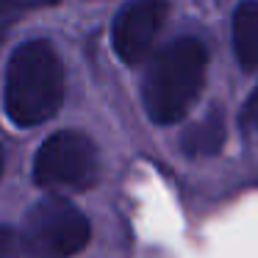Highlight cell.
I'll list each match as a JSON object with an SVG mask.
<instances>
[{
  "label": "cell",
  "instance_id": "6da1fadb",
  "mask_svg": "<svg viewBox=\"0 0 258 258\" xmlns=\"http://www.w3.org/2000/svg\"><path fill=\"white\" fill-rule=\"evenodd\" d=\"M206 67L208 53L200 39H175L156 53L145 73L142 95H145V108L153 122H178L186 117L191 103L200 97L203 84H206Z\"/></svg>",
  "mask_w": 258,
  "mask_h": 258
},
{
  "label": "cell",
  "instance_id": "7a4b0ae2",
  "mask_svg": "<svg viewBox=\"0 0 258 258\" xmlns=\"http://www.w3.org/2000/svg\"><path fill=\"white\" fill-rule=\"evenodd\" d=\"M64 100V70L50 42L34 39L14 50L6 73V114L12 122L31 128L58 111Z\"/></svg>",
  "mask_w": 258,
  "mask_h": 258
},
{
  "label": "cell",
  "instance_id": "3957f363",
  "mask_svg": "<svg viewBox=\"0 0 258 258\" xmlns=\"http://www.w3.org/2000/svg\"><path fill=\"white\" fill-rule=\"evenodd\" d=\"M89 241V222L67 200L36 203L25 217L23 250L31 258H70Z\"/></svg>",
  "mask_w": 258,
  "mask_h": 258
},
{
  "label": "cell",
  "instance_id": "277c9868",
  "mask_svg": "<svg viewBox=\"0 0 258 258\" xmlns=\"http://www.w3.org/2000/svg\"><path fill=\"white\" fill-rule=\"evenodd\" d=\"M34 178L45 189H89L100 178L95 145L78 131H58L36 153Z\"/></svg>",
  "mask_w": 258,
  "mask_h": 258
},
{
  "label": "cell",
  "instance_id": "5b68a950",
  "mask_svg": "<svg viewBox=\"0 0 258 258\" xmlns=\"http://www.w3.org/2000/svg\"><path fill=\"white\" fill-rule=\"evenodd\" d=\"M169 14L167 0H128L114 17V50L125 64H139L156 45L158 31Z\"/></svg>",
  "mask_w": 258,
  "mask_h": 258
},
{
  "label": "cell",
  "instance_id": "8992f818",
  "mask_svg": "<svg viewBox=\"0 0 258 258\" xmlns=\"http://www.w3.org/2000/svg\"><path fill=\"white\" fill-rule=\"evenodd\" d=\"M225 145V119L219 114V108H214L208 117H203L200 122L189 125L183 131V139H180V147H183L186 156L191 158H203V156H214L219 153Z\"/></svg>",
  "mask_w": 258,
  "mask_h": 258
},
{
  "label": "cell",
  "instance_id": "52a82bcc",
  "mask_svg": "<svg viewBox=\"0 0 258 258\" xmlns=\"http://www.w3.org/2000/svg\"><path fill=\"white\" fill-rule=\"evenodd\" d=\"M233 47L244 70L258 67V0H244L233 14Z\"/></svg>",
  "mask_w": 258,
  "mask_h": 258
},
{
  "label": "cell",
  "instance_id": "ba28073f",
  "mask_svg": "<svg viewBox=\"0 0 258 258\" xmlns=\"http://www.w3.org/2000/svg\"><path fill=\"white\" fill-rule=\"evenodd\" d=\"M0 258H20V239L9 228H0Z\"/></svg>",
  "mask_w": 258,
  "mask_h": 258
},
{
  "label": "cell",
  "instance_id": "9c48e42d",
  "mask_svg": "<svg viewBox=\"0 0 258 258\" xmlns=\"http://www.w3.org/2000/svg\"><path fill=\"white\" fill-rule=\"evenodd\" d=\"M17 17H20V9H14L12 3H6V0H0V42L6 39L9 28L17 23Z\"/></svg>",
  "mask_w": 258,
  "mask_h": 258
},
{
  "label": "cell",
  "instance_id": "30bf717a",
  "mask_svg": "<svg viewBox=\"0 0 258 258\" xmlns=\"http://www.w3.org/2000/svg\"><path fill=\"white\" fill-rule=\"evenodd\" d=\"M241 122L258 131V86H255V92L250 95V100L244 103V111H241Z\"/></svg>",
  "mask_w": 258,
  "mask_h": 258
},
{
  "label": "cell",
  "instance_id": "8fae6325",
  "mask_svg": "<svg viewBox=\"0 0 258 258\" xmlns=\"http://www.w3.org/2000/svg\"><path fill=\"white\" fill-rule=\"evenodd\" d=\"M6 3H12L14 9H39V6H50V3H56V0H6Z\"/></svg>",
  "mask_w": 258,
  "mask_h": 258
},
{
  "label": "cell",
  "instance_id": "7c38bea8",
  "mask_svg": "<svg viewBox=\"0 0 258 258\" xmlns=\"http://www.w3.org/2000/svg\"><path fill=\"white\" fill-rule=\"evenodd\" d=\"M0 175H3V150H0Z\"/></svg>",
  "mask_w": 258,
  "mask_h": 258
}]
</instances>
